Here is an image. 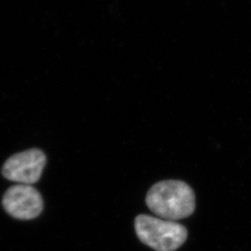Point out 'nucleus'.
I'll return each mask as SVG.
<instances>
[{"label":"nucleus","mask_w":251,"mask_h":251,"mask_svg":"<svg viewBox=\"0 0 251 251\" xmlns=\"http://www.w3.org/2000/svg\"><path fill=\"white\" fill-rule=\"evenodd\" d=\"M146 205L155 215L176 222L194 213L196 196L184 181L162 180L152 185L147 193Z\"/></svg>","instance_id":"1"},{"label":"nucleus","mask_w":251,"mask_h":251,"mask_svg":"<svg viewBox=\"0 0 251 251\" xmlns=\"http://www.w3.org/2000/svg\"><path fill=\"white\" fill-rule=\"evenodd\" d=\"M46 154L39 149H30L10 156L2 168L3 176L19 184L37 182L45 168Z\"/></svg>","instance_id":"3"},{"label":"nucleus","mask_w":251,"mask_h":251,"mask_svg":"<svg viewBox=\"0 0 251 251\" xmlns=\"http://www.w3.org/2000/svg\"><path fill=\"white\" fill-rule=\"evenodd\" d=\"M2 205L6 212L17 220L35 219L43 210V199L32 185L17 184L5 193Z\"/></svg>","instance_id":"4"},{"label":"nucleus","mask_w":251,"mask_h":251,"mask_svg":"<svg viewBox=\"0 0 251 251\" xmlns=\"http://www.w3.org/2000/svg\"><path fill=\"white\" fill-rule=\"evenodd\" d=\"M135 231L142 242L156 251H176L188 235L183 225L145 214L135 219Z\"/></svg>","instance_id":"2"}]
</instances>
